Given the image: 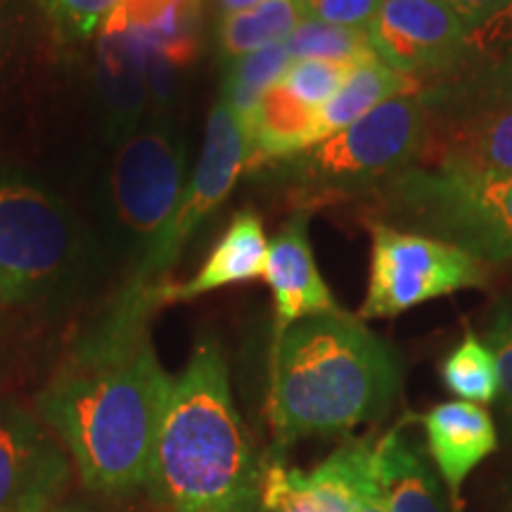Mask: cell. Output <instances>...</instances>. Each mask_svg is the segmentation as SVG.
<instances>
[{
	"label": "cell",
	"mask_w": 512,
	"mask_h": 512,
	"mask_svg": "<svg viewBox=\"0 0 512 512\" xmlns=\"http://www.w3.org/2000/svg\"><path fill=\"white\" fill-rule=\"evenodd\" d=\"M290 62L292 55L287 50V43H275V46L256 50L252 55L228 62L219 98L228 102L230 110L238 114L242 121L254 110L261 95L280 81V76L285 74Z\"/></svg>",
	"instance_id": "cell-24"
},
{
	"label": "cell",
	"mask_w": 512,
	"mask_h": 512,
	"mask_svg": "<svg viewBox=\"0 0 512 512\" xmlns=\"http://www.w3.org/2000/svg\"><path fill=\"white\" fill-rule=\"evenodd\" d=\"M147 53L136 31L119 8L98 31L95 83L105 119V133L114 145L131 138L143 124L150 102Z\"/></svg>",
	"instance_id": "cell-13"
},
{
	"label": "cell",
	"mask_w": 512,
	"mask_h": 512,
	"mask_svg": "<svg viewBox=\"0 0 512 512\" xmlns=\"http://www.w3.org/2000/svg\"><path fill=\"white\" fill-rule=\"evenodd\" d=\"M261 477L226 356L202 337L171 384L145 489L162 512H259Z\"/></svg>",
	"instance_id": "cell-3"
},
{
	"label": "cell",
	"mask_w": 512,
	"mask_h": 512,
	"mask_svg": "<svg viewBox=\"0 0 512 512\" xmlns=\"http://www.w3.org/2000/svg\"><path fill=\"white\" fill-rule=\"evenodd\" d=\"M427 451L437 463L460 512V491L467 475L489 458L498 446V432L484 406L470 401H448L422 415Z\"/></svg>",
	"instance_id": "cell-17"
},
{
	"label": "cell",
	"mask_w": 512,
	"mask_h": 512,
	"mask_svg": "<svg viewBox=\"0 0 512 512\" xmlns=\"http://www.w3.org/2000/svg\"><path fill=\"white\" fill-rule=\"evenodd\" d=\"M368 34L384 64L422 86L467 60V29L441 0H382Z\"/></svg>",
	"instance_id": "cell-10"
},
{
	"label": "cell",
	"mask_w": 512,
	"mask_h": 512,
	"mask_svg": "<svg viewBox=\"0 0 512 512\" xmlns=\"http://www.w3.org/2000/svg\"><path fill=\"white\" fill-rule=\"evenodd\" d=\"M380 3L382 0H299V10L302 19L368 31Z\"/></svg>",
	"instance_id": "cell-29"
},
{
	"label": "cell",
	"mask_w": 512,
	"mask_h": 512,
	"mask_svg": "<svg viewBox=\"0 0 512 512\" xmlns=\"http://www.w3.org/2000/svg\"><path fill=\"white\" fill-rule=\"evenodd\" d=\"M373 448V437L349 439L309 472L287 463V453L268 448L259 512H354Z\"/></svg>",
	"instance_id": "cell-12"
},
{
	"label": "cell",
	"mask_w": 512,
	"mask_h": 512,
	"mask_svg": "<svg viewBox=\"0 0 512 512\" xmlns=\"http://www.w3.org/2000/svg\"><path fill=\"white\" fill-rule=\"evenodd\" d=\"M441 380L460 401L477 406L491 403L498 396L496 358L475 332H467L463 342L441 361Z\"/></svg>",
	"instance_id": "cell-25"
},
{
	"label": "cell",
	"mask_w": 512,
	"mask_h": 512,
	"mask_svg": "<svg viewBox=\"0 0 512 512\" xmlns=\"http://www.w3.org/2000/svg\"><path fill=\"white\" fill-rule=\"evenodd\" d=\"M93 261V238L74 209L27 171L0 164V304L43 302Z\"/></svg>",
	"instance_id": "cell-5"
},
{
	"label": "cell",
	"mask_w": 512,
	"mask_h": 512,
	"mask_svg": "<svg viewBox=\"0 0 512 512\" xmlns=\"http://www.w3.org/2000/svg\"><path fill=\"white\" fill-rule=\"evenodd\" d=\"M418 164L512 174V110L427 112Z\"/></svg>",
	"instance_id": "cell-15"
},
{
	"label": "cell",
	"mask_w": 512,
	"mask_h": 512,
	"mask_svg": "<svg viewBox=\"0 0 512 512\" xmlns=\"http://www.w3.org/2000/svg\"><path fill=\"white\" fill-rule=\"evenodd\" d=\"M43 512H86V510H81V508H69V505H55V508L43 510Z\"/></svg>",
	"instance_id": "cell-34"
},
{
	"label": "cell",
	"mask_w": 512,
	"mask_h": 512,
	"mask_svg": "<svg viewBox=\"0 0 512 512\" xmlns=\"http://www.w3.org/2000/svg\"><path fill=\"white\" fill-rule=\"evenodd\" d=\"M512 50V0L482 27L467 34V60H489Z\"/></svg>",
	"instance_id": "cell-30"
},
{
	"label": "cell",
	"mask_w": 512,
	"mask_h": 512,
	"mask_svg": "<svg viewBox=\"0 0 512 512\" xmlns=\"http://www.w3.org/2000/svg\"><path fill=\"white\" fill-rule=\"evenodd\" d=\"M285 43L292 60L363 64L380 57L366 29L335 27L316 19H302Z\"/></svg>",
	"instance_id": "cell-23"
},
{
	"label": "cell",
	"mask_w": 512,
	"mask_h": 512,
	"mask_svg": "<svg viewBox=\"0 0 512 512\" xmlns=\"http://www.w3.org/2000/svg\"><path fill=\"white\" fill-rule=\"evenodd\" d=\"M185 138L169 121L140 126L117 145L110 181L112 223L126 249L143 259L181 202L185 190Z\"/></svg>",
	"instance_id": "cell-8"
},
{
	"label": "cell",
	"mask_w": 512,
	"mask_h": 512,
	"mask_svg": "<svg viewBox=\"0 0 512 512\" xmlns=\"http://www.w3.org/2000/svg\"><path fill=\"white\" fill-rule=\"evenodd\" d=\"M316 114L285 91L280 83L261 95L242 119L247 136V169L278 164L316 145Z\"/></svg>",
	"instance_id": "cell-19"
},
{
	"label": "cell",
	"mask_w": 512,
	"mask_h": 512,
	"mask_svg": "<svg viewBox=\"0 0 512 512\" xmlns=\"http://www.w3.org/2000/svg\"><path fill=\"white\" fill-rule=\"evenodd\" d=\"M422 83L377 60L363 62L316 114V145L399 95L420 93Z\"/></svg>",
	"instance_id": "cell-21"
},
{
	"label": "cell",
	"mask_w": 512,
	"mask_h": 512,
	"mask_svg": "<svg viewBox=\"0 0 512 512\" xmlns=\"http://www.w3.org/2000/svg\"><path fill=\"white\" fill-rule=\"evenodd\" d=\"M370 280L358 316L392 318L446 294L489 285V266L448 242L370 221Z\"/></svg>",
	"instance_id": "cell-7"
},
{
	"label": "cell",
	"mask_w": 512,
	"mask_h": 512,
	"mask_svg": "<svg viewBox=\"0 0 512 512\" xmlns=\"http://www.w3.org/2000/svg\"><path fill=\"white\" fill-rule=\"evenodd\" d=\"M268 259V240L264 223L254 209H240L230 226L211 249L209 259L185 285L162 283L164 304L190 302L221 287L264 280Z\"/></svg>",
	"instance_id": "cell-18"
},
{
	"label": "cell",
	"mask_w": 512,
	"mask_h": 512,
	"mask_svg": "<svg viewBox=\"0 0 512 512\" xmlns=\"http://www.w3.org/2000/svg\"><path fill=\"white\" fill-rule=\"evenodd\" d=\"M401 358L347 311L294 323L271 347V451L382 420L401 394Z\"/></svg>",
	"instance_id": "cell-2"
},
{
	"label": "cell",
	"mask_w": 512,
	"mask_h": 512,
	"mask_svg": "<svg viewBox=\"0 0 512 512\" xmlns=\"http://www.w3.org/2000/svg\"><path fill=\"white\" fill-rule=\"evenodd\" d=\"M0 50H3V46H0Z\"/></svg>",
	"instance_id": "cell-35"
},
{
	"label": "cell",
	"mask_w": 512,
	"mask_h": 512,
	"mask_svg": "<svg viewBox=\"0 0 512 512\" xmlns=\"http://www.w3.org/2000/svg\"><path fill=\"white\" fill-rule=\"evenodd\" d=\"M302 22L299 0H266L256 8L223 15L219 22V53L226 62L285 43Z\"/></svg>",
	"instance_id": "cell-22"
},
{
	"label": "cell",
	"mask_w": 512,
	"mask_h": 512,
	"mask_svg": "<svg viewBox=\"0 0 512 512\" xmlns=\"http://www.w3.org/2000/svg\"><path fill=\"white\" fill-rule=\"evenodd\" d=\"M441 3L463 22L467 34H470L472 29L482 27L503 8H508L510 0H441Z\"/></svg>",
	"instance_id": "cell-31"
},
{
	"label": "cell",
	"mask_w": 512,
	"mask_h": 512,
	"mask_svg": "<svg viewBox=\"0 0 512 512\" xmlns=\"http://www.w3.org/2000/svg\"><path fill=\"white\" fill-rule=\"evenodd\" d=\"M354 512H389L387 501H384V494L380 489V482H377L375 448H373V456H370V463L366 465V470H363L361 482H358Z\"/></svg>",
	"instance_id": "cell-32"
},
{
	"label": "cell",
	"mask_w": 512,
	"mask_h": 512,
	"mask_svg": "<svg viewBox=\"0 0 512 512\" xmlns=\"http://www.w3.org/2000/svg\"><path fill=\"white\" fill-rule=\"evenodd\" d=\"M427 110L420 93L384 102L356 124L275 166L309 202L325 197H368L370 192L418 164Z\"/></svg>",
	"instance_id": "cell-6"
},
{
	"label": "cell",
	"mask_w": 512,
	"mask_h": 512,
	"mask_svg": "<svg viewBox=\"0 0 512 512\" xmlns=\"http://www.w3.org/2000/svg\"><path fill=\"white\" fill-rule=\"evenodd\" d=\"M119 8L145 46L150 95L166 98L171 76L200 55L202 0H121Z\"/></svg>",
	"instance_id": "cell-16"
},
{
	"label": "cell",
	"mask_w": 512,
	"mask_h": 512,
	"mask_svg": "<svg viewBox=\"0 0 512 512\" xmlns=\"http://www.w3.org/2000/svg\"><path fill=\"white\" fill-rule=\"evenodd\" d=\"M484 344L496 358L498 370V413H501L503 432L512 446V294L498 299L486 323Z\"/></svg>",
	"instance_id": "cell-27"
},
{
	"label": "cell",
	"mask_w": 512,
	"mask_h": 512,
	"mask_svg": "<svg viewBox=\"0 0 512 512\" xmlns=\"http://www.w3.org/2000/svg\"><path fill=\"white\" fill-rule=\"evenodd\" d=\"M62 36L83 41L98 34L121 0H36Z\"/></svg>",
	"instance_id": "cell-28"
},
{
	"label": "cell",
	"mask_w": 512,
	"mask_h": 512,
	"mask_svg": "<svg viewBox=\"0 0 512 512\" xmlns=\"http://www.w3.org/2000/svg\"><path fill=\"white\" fill-rule=\"evenodd\" d=\"M159 306L162 283L133 278L36 396L38 420L95 494L121 498L147 486L174 384L152 342Z\"/></svg>",
	"instance_id": "cell-1"
},
{
	"label": "cell",
	"mask_w": 512,
	"mask_h": 512,
	"mask_svg": "<svg viewBox=\"0 0 512 512\" xmlns=\"http://www.w3.org/2000/svg\"><path fill=\"white\" fill-rule=\"evenodd\" d=\"M247 157L245 126L238 114L230 110L228 102L219 98L209 114L200 159L185 185L181 202L159 238L138 261V271L133 278L155 283L171 266H176L192 235L233 192L240 174L247 169Z\"/></svg>",
	"instance_id": "cell-9"
},
{
	"label": "cell",
	"mask_w": 512,
	"mask_h": 512,
	"mask_svg": "<svg viewBox=\"0 0 512 512\" xmlns=\"http://www.w3.org/2000/svg\"><path fill=\"white\" fill-rule=\"evenodd\" d=\"M375 472L389 512H448L427 453L401 425L375 441Z\"/></svg>",
	"instance_id": "cell-20"
},
{
	"label": "cell",
	"mask_w": 512,
	"mask_h": 512,
	"mask_svg": "<svg viewBox=\"0 0 512 512\" xmlns=\"http://www.w3.org/2000/svg\"><path fill=\"white\" fill-rule=\"evenodd\" d=\"M309 223L311 209L299 207L268 245L264 280L273 292V344L299 320L342 311L316 266Z\"/></svg>",
	"instance_id": "cell-14"
},
{
	"label": "cell",
	"mask_w": 512,
	"mask_h": 512,
	"mask_svg": "<svg viewBox=\"0 0 512 512\" xmlns=\"http://www.w3.org/2000/svg\"><path fill=\"white\" fill-rule=\"evenodd\" d=\"M356 67H361V64L292 60L278 83L306 107L320 110L349 81Z\"/></svg>",
	"instance_id": "cell-26"
},
{
	"label": "cell",
	"mask_w": 512,
	"mask_h": 512,
	"mask_svg": "<svg viewBox=\"0 0 512 512\" xmlns=\"http://www.w3.org/2000/svg\"><path fill=\"white\" fill-rule=\"evenodd\" d=\"M72 460L53 432L19 403L0 401V512L62 505Z\"/></svg>",
	"instance_id": "cell-11"
},
{
	"label": "cell",
	"mask_w": 512,
	"mask_h": 512,
	"mask_svg": "<svg viewBox=\"0 0 512 512\" xmlns=\"http://www.w3.org/2000/svg\"><path fill=\"white\" fill-rule=\"evenodd\" d=\"M370 221L512 266V174L413 164L370 192Z\"/></svg>",
	"instance_id": "cell-4"
},
{
	"label": "cell",
	"mask_w": 512,
	"mask_h": 512,
	"mask_svg": "<svg viewBox=\"0 0 512 512\" xmlns=\"http://www.w3.org/2000/svg\"><path fill=\"white\" fill-rule=\"evenodd\" d=\"M261 3H266V0H216V8H219L223 17V15H233V12L256 8V5Z\"/></svg>",
	"instance_id": "cell-33"
}]
</instances>
